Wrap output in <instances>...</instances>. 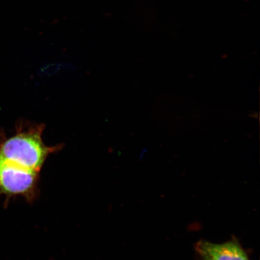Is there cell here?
I'll return each mask as SVG.
<instances>
[{
	"label": "cell",
	"instance_id": "6da1fadb",
	"mask_svg": "<svg viewBox=\"0 0 260 260\" xmlns=\"http://www.w3.org/2000/svg\"><path fill=\"white\" fill-rule=\"evenodd\" d=\"M42 132L37 126L7 140L0 148V157L40 172L48 155L57 149L44 144Z\"/></svg>",
	"mask_w": 260,
	"mask_h": 260
},
{
	"label": "cell",
	"instance_id": "7a4b0ae2",
	"mask_svg": "<svg viewBox=\"0 0 260 260\" xmlns=\"http://www.w3.org/2000/svg\"><path fill=\"white\" fill-rule=\"evenodd\" d=\"M39 174L0 157V188L6 193L35 200L38 194Z\"/></svg>",
	"mask_w": 260,
	"mask_h": 260
},
{
	"label": "cell",
	"instance_id": "3957f363",
	"mask_svg": "<svg viewBox=\"0 0 260 260\" xmlns=\"http://www.w3.org/2000/svg\"><path fill=\"white\" fill-rule=\"evenodd\" d=\"M196 250L204 260H249L236 242L214 244L200 241L197 243Z\"/></svg>",
	"mask_w": 260,
	"mask_h": 260
}]
</instances>
